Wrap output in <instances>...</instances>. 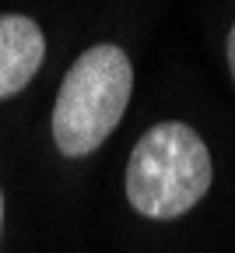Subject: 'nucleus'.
<instances>
[{
    "label": "nucleus",
    "mask_w": 235,
    "mask_h": 253,
    "mask_svg": "<svg viewBox=\"0 0 235 253\" xmlns=\"http://www.w3.org/2000/svg\"><path fill=\"white\" fill-rule=\"evenodd\" d=\"M214 169L207 144L186 123H155L133 144L126 166L130 208L144 218H179L211 190Z\"/></svg>",
    "instance_id": "obj_1"
},
{
    "label": "nucleus",
    "mask_w": 235,
    "mask_h": 253,
    "mask_svg": "<svg viewBox=\"0 0 235 253\" xmlns=\"http://www.w3.org/2000/svg\"><path fill=\"white\" fill-rule=\"evenodd\" d=\"M133 67L119 46H91L67 71L53 106V141L63 155L81 158L102 144L126 113Z\"/></svg>",
    "instance_id": "obj_2"
},
{
    "label": "nucleus",
    "mask_w": 235,
    "mask_h": 253,
    "mask_svg": "<svg viewBox=\"0 0 235 253\" xmlns=\"http://www.w3.org/2000/svg\"><path fill=\"white\" fill-rule=\"evenodd\" d=\"M46 56L42 28L25 14H0V99L18 95Z\"/></svg>",
    "instance_id": "obj_3"
},
{
    "label": "nucleus",
    "mask_w": 235,
    "mask_h": 253,
    "mask_svg": "<svg viewBox=\"0 0 235 253\" xmlns=\"http://www.w3.org/2000/svg\"><path fill=\"white\" fill-rule=\"evenodd\" d=\"M228 67H232V78H235V25L228 32Z\"/></svg>",
    "instance_id": "obj_4"
},
{
    "label": "nucleus",
    "mask_w": 235,
    "mask_h": 253,
    "mask_svg": "<svg viewBox=\"0 0 235 253\" xmlns=\"http://www.w3.org/2000/svg\"><path fill=\"white\" fill-rule=\"evenodd\" d=\"M0 225H4V194H0Z\"/></svg>",
    "instance_id": "obj_5"
}]
</instances>
